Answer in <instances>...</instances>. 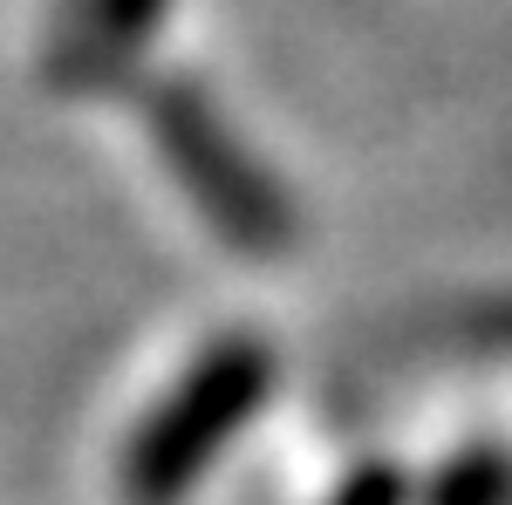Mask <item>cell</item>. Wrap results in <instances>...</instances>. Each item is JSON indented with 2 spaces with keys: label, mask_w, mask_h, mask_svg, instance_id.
I'll return each instance as SVG.
<instances>
[{
  "label": "cell",
  "mask_w": 512,
  "mask_h": 505,
  "mask_svg": "<svg viewBox=\"0 0 512 505\" xmlns=\"http://www.w3.org/2000/svg\"><path fill=\"white\" fill-rule=\"evenodd\" d=\"M260 383H267V362H260L253 349L212 362V369H205V383L192 389V403H178V410L144 437V451L130 458V485H123V492H137L144 505L171 499V492H178V478H192V471L205 465V451L226 437V424L246 417V403L260 396Z\"/></svg>",
  "instance_id": "obj_1"
}]
</instances>
